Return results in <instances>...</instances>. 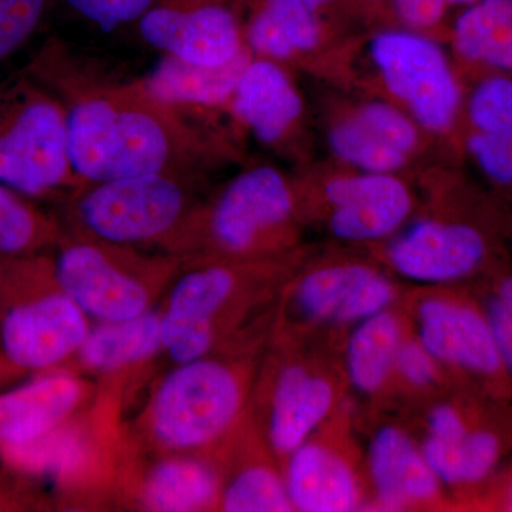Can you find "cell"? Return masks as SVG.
Returning <instances> with one entry per match:
<instances>
[{"label": "cell", "mask_w": 512, "mask_h": 512, "mask_svg": "<svg viewBox=\"0 0 512 512\" xmlns=\"http://www.w3.org/2000/svg\"><path fill=\"white\" fill-rule=\"evenodd\" d=\"M23 69L62 103L67 148L80 185L141 174L197 175L214 161L210 134L194 117L128 79L47 40Z\"/></svg>", "instance_id": "1"}, {"label": "cell", "mask_w": 512, "mask_h": 512, "mask_svg": "<svg viewBox=\"0 0 512 512\" xmlns=\"http://www.w3.org/2000/svg\"><path fill=\"white\" fill-rule=\"evenodd\" d=\"M0 183L35 201L80 187L62 103L25 69L0 79Z\"/></svg>", "instance_id": "2"}, {"label": "cell", "mask_w": 512, "mask_h": 512, "mask_svg": "<svg viewBox=\"0 0 512 512\" xmlns=\"http://www.w3.org/2000/svg\"><path fill=\"white\" fill-rule=\"evenodd\" d=\"M195 177L141 174L80 185L67 194L69 229L119 247L167 248L197 207Z\"/></svg>", "instance_id": "3"}, {"label": "cell", "mask_w": 512, "mask_h": 512, "mask_svg": "<svg viewBox=\"0 0 512 512\" xmlns=\"http://www.w3.org/2000/svg\"><path fill=\"white\" fill-rule=\"evenodd\" d=\"M293 208L295 198L285 175L258 165L232 178L210 204L197 205L165 249L190 256L207 249L248 254L288 224Z\"/></svg>", "instance_id": "4"}, {"label": "cell", "mask_w": 512, "mask_h": 512, "mask_svg": "<svg viewBox=\"0 0 512 512\" xmlns=\"http://www.w3.org/2000/svg\"><path fill=\"white\" fill-rule=\"evenodd\" d=\"M237 373L220 360L177 365L158 386L150 406V430L158 444L190 451L220 439L242 406Z\"/></svg>", "instance_id": "5"}, {"label": "cell", "mask_w": 512, "mask_h": 512, "mask_svg": "<svg viewBox=\"0 0 512 512\" xmlns=\"http://www.w3.org/2000/svg\"><path fill=\"white\" fill-rule=\"evenodd\" d=\"M53 279L87 318L117 322L150 311V291L141 272L154 264L134 248L66 231L53 249Z\"/></svg>", "instance_id": "6"}, {"label": "cell", "mask_w": 512, "mask_h": 512, "mask_svg": "<svg viewBox=\"0 0 512 512\" xmlns=\"http://www.w3.org/2000/svg\"><path fill=\"white\" fill-rule=\"evenodd\" d=\"M370 55L387 89L420 126L436 133L453 126L460 89L437 43L416 33L384 32L373 37Z\"/></svg>", "instance_id": "7"}, {"label": "cell", "mask_w": 512, "mask_h": 512, "mask_svg": "<svg viewBox=\"0 0 512 512\" xmlns=\"http://www.w3.org/2000/svg\"><path fill=\"white\" fill-rule=\"evenodd\" d=\"M0 306V346L22 372L49 370L76 355L89 335V318L57 288L12 293Z\"/></svg>", "instance_id": "8"}, {"label": "cell", "mask_w": 512, "mask_h": 512, "mask_svg": "<svg viewBox=\"0 0 512 512\" xmlns=\"http://www.w3.org/2000/svg\"><path fill=\"white\" fill-rule=\"evenodd\" d=\"M137 26L146 45L185 62L215 66L247 49L227 0H156Z\"/></svg>", "instance_id": "9"}, {"label": "cell", "mask_w": 512, "mask_h": 512, "mask_svg": "<svg viewBox=\"0 0 512 512\" xmlns=\"http://www.w3.org/2000/svg\"><path fill=\"white\" fill-rule=\"evenodd\" d=\"M235 288L237 276L221 264L195 266L175 282L160 312L161 343L175 365L208 356L215 340V316Z\"/></svg>", "instance_id": "10"}, {"label": "cell", "mask_w": 512, "mask_h": 512, "mask_svg": "<svg viewBox=\"0 0 512 512\" xmlns=\"http://www.w3.org/2000/svg\"><path fill=\"white\" fill-rule=\"evenodd\" d=\"M330 229L343 241H376L396 231L412 211V195L392 174L362 173L330 180Z\"/></svg>", "instance_id": "11"}, {"label": "cell", "mask_w": 512, "mask_h": 512, "mask_svg": "<svg viewBox=\"0 0 512 512\" xmlns=\"http://www.w3.org/2000/svg\"><path fill=\"white\" fill-rule=\"evenodd\" d=\"M485 242L476 228L420 221L389 252L397 274L420 284H447L473 274L484 261Z\"/></svg>", "instance_id": "12"}, {"label": "cell", "mask_w": 512, "mask_h": 512, "mask_svg": "<svg viewBox=\"0 0 512 512\" xmlns=\"http://www.w3.org/2000/svg\"><path fill=\"white\" fill-rule=\"evenodd\" d=\"M417 340L439 363L480 376L504 370L485 313L450 299H426L417 308Z\"/></svg>", "instance_id": "13"}, {"label": "cell", "mask_w": 512, "mask_h": 512, "mask_svg": "<svg viewBox=\"0 0 512 512\" xmlns=\"http://www.w3.org/2000/svg\"><path fill=\"white\" fill-rule=\"evenodd\" d=\"M394 298L392 282L365 265L316 269L296 285L293 302L306 319L359 323L387 311Z\"/></svg>", "instance_id": "14"}, {"label": "cell", "mask_w": 512, "mask_h": 512, "mask_svg": "<svg viewBox=\"0 0 512 512\" xmlns=\"http://www.w3.org/2000/svg\"><path fill=\"white\" fill-rule=\"evenodd\" d=\"M416 143L413 121L380 101L360 107L329 133L332 153L363 173L392 174L402 167Z\"/></svg>", "instance_id": "15"}, {"label": "cell", "mask_w": 512, "mask_h": 512, "mask_svg": "<svg viewBox=\"0 0 512 512\" xmlns=\"http://www.w3.org/2000/svg\"><path fill=\"white\" fill-rule=\"evenodd\" d=\"M86 396L82 380L50 373L0 393V450L26 446L60 429Z\"/></svg>", "instance_id": "16"}, {"label": "cell", "mask_w": 512, "mask_h": 512, "mask_svg": "<svg viewBox=\"0 0 512 512\" xmlns=\"http://www.w3.org/2000/svg\"><path fill=\"white\" fill-rule=\"evenodd\" d=\"M232 116L265 146H278L301 119L303 101L278 62L251 59L227 104Z\"/></svg>", "instance_id": "17"}, {"label": "cell", "mask_w": 512, "mask_h": 512, "mask_svg": "<svg viewBox=\"0 0 512 512\" xmlns=\"http://www.w3.org/2000/svg\"><path fill=\"white\" fill-rule=\"evenodd\" d=\"M369 470L383 510H403L439 494V478L427 466L420 448L397 427L376 431L370 441Z\"/></svg>", "instance_id": "18"}, {"label": "cell", "mask_w": 512, "mask_h": 512, "mask_svg": "<svg viewBox=\"0 0 512 512\" xmlns=\"http://www.w3.org/2000/svg\"><path fill=\"white\" fill-rule=\"evenodd\" d=\"M251 53L247 47L229 62L215 66L163 55L143 82L158 99L194 117L198 111L227 106L251 62Z\"/></svg>", "instance_id": "19"}, {"label": "cell", "mask_w": 512, "mask_h": 512, "mask_svg": "<svg viewBox=\"0 0 512 512\" xmlns=\"http://www.w3.org/2000/svg\"><path fill=\"white\" fill-rule=\"evenodd\" d=\"M335 403V390L325 377L305 366L285 367L276 379L269 413L268 436L278 453H293L301 447Z\"/></svg>", "instance_id": "20"}, {"label": "cell", "mask_w": 512, "mask_h": 512, "mask_svg": "<svg viewBox=\"0 0 512 512\" xmlns=\"http://www.w3.org/2000/svg\"><path fill=\"white\" fill-rule=\"evenodd\" d=\"M285 485L293 510L349 512L360 504L352 467L335 451L311 441L289 454Z\"/></svg>", "instance_id": "21"}, {"label": "cell", "mask_w": 512, "mask_h": 512, "mask_svg": "<svg viewBox=\"0 0 512 512\" xmlns=\"http://www.w3.org/2000/svg\"><path fill=\"white\" fill-rule=\"evenodd\" d=\"M476 133L468 150L478 167L498 184L512 183V80L491 77L478 84L470 100Z\"/></svg>", "instance_id": "22"}, {"label": "cell", "mask_w": 512, "mask_h": 512, "mask_svg": "<svg viewBox=\"0 0 512 512\" xmlns=\"http://www.w3.org/2000/svg\"><path fill=\"white\" fill-rule=\"evenodd\" d=\"M244 37L256 56L285 62L318 46V13L303 0H258Z\"/></svg>", "instance_id": "23"}, {"label": "cell", "mask_w": 512, "mask_h": 512, "mask_svg": "<svg viewBox=\"0 0 512 512\" xmlns=\"http://www.w3.org/2000/svg\"><path fill=\"white\" fill-rule=\"evenodd\" d=\"M161 349L160 312L150 309L136 318L97 322L76 356L87 369L107 373L146 362Z\"/></svg>", "instance_id": "24"}, {"label": "cell", "mask_w": 512, "mask_h": 512, "mask_svg": "<svg viewBox=\"0 0 512 512\" xmlns=\"http://www.w3.org/2000/svg\"><path fill=\"white\" fill-rule=\"evenodd\" d=\"M220 494V480L207 463L171 457L151 468L144 481L143 503L150 511H201L211 507Z\"/></svg>", "instance_id": "25"}, {"label": "cell", "mask_w": 512, "mask_h": 512, "mask_svg": "<svg viewBox=\"0 0 512 512\" xmlns=\"http://www.w3.org/2000/svg\"><path fill=\"white\" fill-rule=\"evenodd\" d=\"M402 342V325L389 309L357 323L346 349V372L353 389L362 394L382 389Z\"/></svg>", "instance_id": "26"}, {"label": "cell", "mask_w": 512, "mask_h": 512, "mask_svg": "<svg viewBox=\"0 0 512 512\" xmlns=\"http://www.w3.org/2000/svg\"><path fill=\"white\" fill-rule=\"evenodd\" d=\"M454 47L468 62L512 70V0H480L454 25Z\"/></svg>", "instance_id": "27"}, {"label": "cell", "mask_w": 512, "mask_h": 512, "mask_svg": "<svg viewBox=\"0 0 512 512\" xmlns=\"http://www.w3.org/2000/svg\"><path fill=\"white\" fill-rule=\"evenodd\" d=\"M420 450L440 484L471 485L493 473L500 460L501 441L493 431L470 430L453 443L427 436Z\"/></svg>", "instance_id": "28"}, {"label": "cell", "mask_w": 512, "mask_h": 512, "mask_svg": "<svg viewBox=\"0 0 512 512\" xmlns=\"http://www.w3.org/2000/svg\"><path fill=\"white\" fill-rule=\"evenodd\" d=\"M63 235L60 222L35 200L0 183V255L28 256L55 249Z\"/></svg>", "instance_id": "29"}, {"label": "cell", "mask_w": 512, "mask_h": 512, "mask_svg": "<svg viewBox=\"0 0 512 512\" xmlns=\"http://www.w3.org/2000/svg\"><path fill=\"white\" fill-rule=\"evenodd\" d=\"M2 451L13 466L29 473L59 478L72 476L86 458L83 440L64 426L26 446Z\"/></svg>", "instance_id": "30"}, {"label": "cell", "mask_w": 512, "mask_h": 512, "mask_svg": "<svg viewBox=\"0 0 512 512\" xmlns=\"http://www.w3.org/2000/svg\"><path fill=\"white\" fill-rule=\"evenodd\" d=\"M220 504L227 512L293 511L285 480L265 466L242 468L222 488Z\"/></svg>", "instance_id": "31"}, {"label": "cell", "mask_w": 512, "mask_h": 512, "mask_svg": "<svg viewBox=\"0 0 512 512\" xmlns=\"http://www.w3.org/2000/svg\"><path fill=\"white\" fill-rule=\"evenodd\" d=\"M49 6L50 0H0V63L36 35Z\"/></svg>", "instance_id": "32"}, {"label": "cell", "mask_w": 512, "mask_h": 512, "mask_svg": "<svg viewBox=\"0 0 512 512\" xmlns=\"http://www.w3.org/2000/svg\"><path fill=\"white\" fill-rule=\"evenodd\" d=\"M67 5L103 32H113L138 22L156 0H64Z\"/></svg>", "instance_id": "33"}, {"label": "cell", "mask_w": 512, "mask_h": 512, "mask_svg": "<svg viewBox=\"0 0 512 512\" xmlns=\"http://www.w3.org/2000/svg\"><path fill=\"white\" fill-rule=\"evenodd\" d=\"M437 362L419 340H403L397 352L394 370L406 382L417 387H426L437 377Z\"/></svg>", "instance_id": "34"}, {"label": "cell", "mask_w": 512, "mask_h": 512, "mask_svg": "<svg viewBox=\"0 0 512 512\" xmlns=\"http://www.w3.org/2000/svg\"><path fill=\"white\" fill-rule=\"evenodd\" d=\"M484 313L504 370L512 375V312L491 296Z\"/></svg>", "instance_id": "35"}, {"label": "cell", "mask_w": 512, "mask_h": 512, "mask_svg": "<svg viewBox=\"0 0 512 512\" xmlns=\"http://www.w3.org/2000/svg\"><path fill=\"white\" fill-rule=\"evenodd\" d=\"M397 15L406 25L429 29L436 26L446 12V0H393Z\"/></svg>", "instance_id": "36"}, {"label": "cell", "mask_w": 512, "mask_h": 512, "mask_svg": "<svg viewBox=\"0 0 512 512\" xmlns=\"http://www.w3.org/2000/svg\"><path fill=\"white\" fill-rule=\"evenodd\" d=\"M427 427L429 437L440 441H460L470 431L466 420L456 407L444 403L431 410Z\"/></svg>", "instance_id": "37"}, {"label": "cell", "mask_w": 512, "mask_h": 512, "mask_svg": "<svg viewBox=\"0 0 512 512\" xmlns=\"http://www.w3.org/2000/svg\"><path fill=\"white\" fill-rule=\"evenodd\" d=\"M22 373L25 372H22V370L18 369V367L13 366L12 363H10L9 360L3 356V353L0 352V386L6 382H9V380L15 379V377L22 375Z\"/></svg>", "instance_id": "38"}, {"label": "cell", "mask_w": 512, "mask_h": 512, "mask_svg": "<svg viewBox=\"0 0 512 512\" xmlns=\"http://www.w3.org/2000/svg\"><path fill=\"white\" fill-rule=\"evenodd\" d=\"M303 2H305L309 8L318 13V10L325 8V6H328L329 3L335 2V0H303Z\"/></svg>", "instance_id": "39"}, {"label": "cell", "mask_w": 512, "mask_h": 512, "mask_svg": "<svg viewBox=\"0 0 512 512\" xmlns=\"http://www.w3.org/2000/svg\"><path fill=\"white\" fill-rule=\"evenodd\" d=\"M504 508L507 511H512V478L510 484H508L507 493H505Z\"/></svg>", "instance_id": "40"}, {"label": "cell", "mask_w": 512, "mask_h": 512, "mask_svg": "<svg viewBox=\"0 0 512 512\" xmlns=\"http://www.w3.org/2000/svg\"><path fill=\"white\" fill-rule=\"evenodd\" d=\"M480 0H446L447 6H471Z\"/></svg>", "instance_id": "41"}]
</instances>
